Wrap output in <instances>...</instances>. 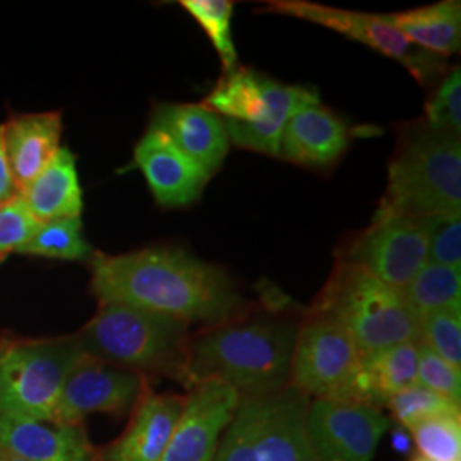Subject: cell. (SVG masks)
<instances>
[{
    "mask_svg": "<svg viewBox=\"0 0 461 461\" xmlns=\"http://www.w3.org/2000/svg\"><path fill=\"white\" fill-rule=\"evenodd\" d=\"M289 384L308 398L366 403L363 356L337 323L313 314L297 330Z\"/></svg>",
    "mask_w": 461,
    "mask_h": 461,
    "instance_id": "cell-8",
    "label": "cell"
},
{
    "mask_svg": "<svg viewBox=\"0 0 461 461\" xmlns=\"http://www.w3.org/2000/svg\"><path fill=\"white\" fill-rule=\"evenodd\" d=\"M185 396L158 395L148 388L135 405L132 422L99 461H161L182 415Z\"/></svg>",
    "mask_w": 461,
    "mask_h": 461,
    "instance_id": "cell-20",
    "label": "cell"
},
{
    "mask_svg": "<svg viewBox=\"0 0 461 461\" xmlns=\"http://www.w3.org/2000/svg\"><path fill=\"white\" fill-rule=\"evenodd\" d=\"M428 264L461 268V215L430 217Z\"/></svg>",
    "mask_w": 461,
    "mask_h": 461,
    "instance_id": "cell-34",
    "label": "cell"
},
{
    "mask_svg": "<svg viewBox=\"0 0 461 461\" xmlns=\"http://www.w3.org/2000/svg\"><path fill=\"white\" fill-rule=\"evenodd\" d=\"M392 419L366 403L314 400L306 415L310 445L318 461H373Z\"/></svg>",
    "mask_w": 461,
    "mask_h": 461,
    "instance_id": "cell-11",
    "label": "cell"
},
{
    "mask_svg": "<svg viewBox=\"0 0 461 461\" xmlns=\"http://www.w3.org/2000/svg\"><path fill=\"white\" fill-rule=\"evenodd\" d=\"M313 314L337 323L361 356L398 344L420 342L419 316L402 291L344 260L335 267Z\"/></svg>",
    "mask_w": 461,
    "mask_h": 461,
    "instance_id": "cell-5",
    "label": "cell"
},
{
    "mask_svg": "<svg viewBox=\"0 0 461 461\" xmlns=\"http://www.w3.org/2000/svg\"><path fill=\"white\" fill-rule=\"evenodd\" d=\"M310 398L287 384L265 396L257 430V461H318L310 445L306 415Z\"/></svg>",
    "mask_w": 461,
    "mask_h": 461,
    "instance_id": "cell-16",
    "label": "cell"
},
{
    "mask_svg": "<svg viewBox=\"0 0 461 461\" xmlns=\"http://www.w3.org/2000/svg\"><path fill=\"white\" fill-rule=\"evenodd\" d=\"M390 17L403 36L419 49L443 59L460 51L461 4L458 0H443Z\"/></svg>",
    "mask_w": 461,
    "mask_h": 461,
    "instance_id": "cell-22",
    "label": "cell"
},
{
    "mask_svg": "<svg viewBox=\"0 0 461 461\" xmlns=\"http://www.w3.org/2000/svg\"><path fill=\"white\" fill-rule=\"evenodd\" d=\"M149 127L165 133L175 148L202 166L211 176L222 166L230 150L222 118L202 104H159L152 113Z\"/></svg>",
    "mask_w": 461,
    "mask_h": 461,
    "instance_id": "cell-15",
    "label": "cell"
},
{
    "mask_svg": "<svg viewBox=\"0 0 461 461\" xmlns=\"http://www.w3.org/2000/svg\"><path fill=\"white\" fill-rule=\"evenodd\" d=\"M17 190L14 182L9 175V169L4 159V150H2V123H0V202L16 195Z\"/></svg>",
    "mask_w": 461,
    "mask_h": 461,
    "instance_id": "cell-35",
    "label": "cell"
},
{
    "mask_svg": "<svg viewBox=\"0 0 461 461\" xmlns=\"http://www.w3.org/2000/svg\"><path fill=\"white\" fill-rule=\"evenodd\" d=\"M40 226L41 222L32 214L19 192L0 202V262L24 247Z\"/></svg>",
    "mask_w": 461,
    "mask_h": 461,
    "instance_id": "cell-32",
    "label": "cell"
},
{
    "mask_svg": "<svg viewBox=\"0 0 461 461\" xmlns=\"http://www.w3.org/2000/svg\"><path fill=\"white\" fill-rule=\"evenodd\" d=\"M318 103L314 91L280 84L253 68L238 67L221 77L202 106L222 118L228 139L236 148L279 158L287 120Z\"/></svg>",
    "mask_w": 461,
    "mask_h": 461,
    "instance_id": "cell-6",
    "label": "cell"
},
{
    "mask_svg": "<svg viewBox=\"0 0 461 461\" xmlns=\"http://www.w3.org/2000/svg\"><path fill=\"white\" fill-rule=\"evenodd\" d=\"M0 447L28 461H96L83 424L0 415Z\"/></svg>",
    "mask_w": 461,
    "mask_h": 461,
    "instance_id": "cell-17",
    "label": "cell"
},
{
    "mask_svg": "<svg viewBox=\"0 0 461 461\" xmlns=\"http://www.w3.org/2000/svg\"><path fill=\"white\" fill-rule=\"evenodd\" d=\"M0 461H28L24 460V458H21V456H17L14 453H11V451H7V449H2L0 447Z\"/></svg>",
    "mask_w": 461,
    "mask_h": 461,
    "instance_id": "cell-37",
    "label": "cell"
},
{
    "mask_svg": "<svg viewBox=\"0 0 461 461\" xmlns=\"http://www.w3.org/2000/svg\"><path fill=\"white\" fill-rule=\"evenodd\" d=\"M419 344L407 342L363 356L366 403L386 407L392 396L417 383Z\"/></svg>",
    "mask_w": 461,
    "mask_h": 461,
    "instance_id": "cell-23",
    "label": "cell"
},
{
    "mask_svg": "<svg viewBox=\"0 0 461 461\" xmlns=\"http://www.w3.org/2000/svg\"><path fill=\"white\" fill-rule=\"evenodd\" d=\"M182 415L161 461H212L241 396L230 384L207 379L188 388Z\"/></svg>",
    "mask_w": 461,
    "mask_h": 461,
    "instance_id": "cell-13",
    "label": "cell"
},
{
    "mask_svg": "<svg viewBox=\"0 0 461 461\" xmlns=\"http://www.w3.org/2000/svg\"><path fill=\"white\" fill-rule=\"evenodd\" d=\"M19 195L40 222L55 219L81 217L84 209L83 186L79 182L76 156L60 148L49 166L26 185Z\"/></svg>",
    "mask_w": 461,
    "mask_h": 461,
    "instance_id": "cell-21",
    "label": "cell"
},
{
    "mask_svg": "<svg viewBox=\"0 0 461 461\" xmlns=\"http://www.w3.org/2000/svg\"><path fill=\"white\" fill-rule=\"evenodd\" d=\"M393 446L400 453H409L412 449V438L405 430H396L393 436Z\"/></svg>",
    "mask_w": 461,
    "mask_h": 461,
    "instance_id": "cell-36",
    "label": "cell"
},
{
    "mask_svg": "<svg viewBox=\"0 0 461 461\" xmlns=\"http://www.w3.org/2000/svg\"><path fill=\"white\" fill-rule=\"evenodd\" d=\"M83 352L77 335L0 342V415L53 420L67 375Z\"/></svg>",
    "mask_w": 461,
    "mask_h": 461,
    "instance_id": "cell-7",
    "label": "cell"
},
{
    "mask_svg": "<svg viewBox=\"0 0 461 461\" xmlns=\"http://www.w3.org/2000/svg\"><path fill=\"white\" fill-rule=\"evenodd\" d=\"M386 407L390 409L396 422H400V426L407 430L426 419L447 413H460V403L439 395L419 383L392 396Z\"/></svg>",
    "mask_w": 461,
    "mask_h": 461,
    "instance_id": "cell-29",
    "label": "cell"
},
{
    "mask_svg": "<svg viewBox=\"0 0 461 461\" xmlns=\"http://www.w3.org/2000/svg\"><path fill=\"white\" fill-rule=\"evenodd\" d=\"M84 352L99 361L144 375L186 383L188 323L127 304L99 303L77 335Z\"/></svg>",
    "mask_w": 461,
    "mask_h": 461,
    "instance_id": "cell-4",
    "label": "cell"
},
{
    "mask_svg": "<svg viewBox=\"0 0 461 461\" xmlns=\"http://www.w3.org/2000/svg\"><path fill=\"white\" fill-rule=\"evenodd\" d=\"M409 430L419 455L426 460L461 461L460 413L426 419Z\"/></svg>",
    "mask_w": 461,
    "mask_h": 461,
    "instance_id": "cell-28",
    "label": "cell"
},
{
    "mask_svg": "<svg viewBox=\"0 0 461 461\" xmlns=\"http://www.w3.org/2000/svg\"><path fill=\"white\" fill-rule=\"evenodd\" d=\"M381 205L417 217L461 215L460 137L424 118L403 125Z\"/></svg>",
    "mask_w": 461,
    "mask_h": 461,
    "instance_id": "cell-3",
    "label": "cell"
},
{
    "mask_svg": "<svg viewBox=\"0 0 461 461\" xmlns=\"http://www.w3.org/2000/svg\"><path fill=\"white\" fill-rule=\"evenodd\" d=\"M183 9L194 17L211 40L224 74L238 68V51L232 43L230 17L234 4L230 0H182Z\"/></svg>",
    "mask_w": 461,
    "mask_h": 461,
    "instance_id": "cell-26",
    "label": "cell"
},
{
    "mask_svg": "<svg viewBox=\"0 0 461 461\" xmlns=\"http://www.w3.org/2000/svg\"><path fill=\"white\" fill-rule=\"evenodd\" d=\"M296 323L258 316L230 318L188 340L186 388L217 379L241 398H264L285 388L297 337Z\"/></svg>",
    "mask_w": 461,
    "mask_h": 461,
    "instance_id": "cell-2",
    "label": "cell"
},
{
    "mask_svg": "<svg viewBox=\"0 0 461 461\" xmlns=\"http://www.w3.org/2000/svg\"><path fill=\"white\" fill-rule=\"evenodd\" d=\"M420 342L453 367H461V306L434 310L419 318Z\"/></svg>",
    "mask_w": 461,
    "mask_h": 461,
    "instance_id": "cell-30",
    "label": "cell"
},
{
    "mask_svg": "<svg viewBox=\"0 0 461 461\" xmlns=\"http://www.w3.org/2000/svg\"><path fill=\"white\" fill-rule=\"evenodd\" d=\"M133 163L146 176L156 202L165 209L194 203L211 180L202 166L175 148L165 133L150 127L133 149Z\"/></svg>",
    "mask_w": 461,
    "mask_h": 461,
    "instance_id": "cell-14",
    "label": "cell"
},
{
    "mask_svg": "<svg viewBox=\"0 0 461 461\" xmlns=\"http://www.w3.org/2000/svg\"><path fill=\"white\" fill-rule=\"evenodd\" d=\"M417 383L456 403L461 398V371L446 363L432 348L419 342Z\"/></svg>",
    "mask_w": 461,
    "mask_h": 461,
    "instance_id": "cell-33",
    "label": "cell"
},
{
    "mask_svg": "<svg viewBox=\"0 0 461 461\" xmlns=\"http://www.w3.org/2000/svg\"><path fill=\"white\" fill-rule=\"evenodd\" d=\"M411 461H430V460H426V458H424V456H420V455H415V456H412V460Z\"/></svg>",
    "mask_w": 461,
    "mask_h": 461,
    "instance_id": "cell-38",
    "label": "cell"
},
{
    "mask_svg": "<svg viewBox=\"0 0 461 461\" xmlns=\"http://www.w3.org/2000/svg\"><path fill=\"white\" fill-rule=\"evenodd\" d=\"M352 129L320 103L291 116L280 137L279 158L306 167H330L342 158Z\"/></svg>",
    "mask_w": 461,
    "mask_h": 461,
    "instance_id": "cell-18",
    "label": "cell"
},
{
    "mask_svg": "<svg viewBox=\"0 0 461 461\" xmlns=\"http://www.w3.org/2000/svg\"><path fill=\"white\" fill-rule=\"evenodd\" d=\"M264 398H241L212 461H257L255 443Z\"/></svg>",
    "mask_w": 461,
    "mask_h": 461,
    "instance_id": "cell-27",
    "label": "cell"
},
{
    "mask_svg": "<svg viewBox=\"0 0 461 461\" xmlns=\"http://www.w3.org/2000/svg\"><path fill=\"white\" fill-rule=\"evenodd\" d=\"M146 390L144 376L83 352L67 375L53 420L81 424L89 413L125 415Z\"/></svg>",
    "mask_w": 461,
    "mask_h": 461,
    "instance_id": "cell-12",
    "label": "cell"
},
{
    "mask_svg": "<svg viewBox=\"0 0 461 461\" xmlns=\"http://www.w3.org/2000/svg\"><path fill=\"white\" fill-rule=\"evenodd\" d=\"M62 137L60 112L11 116L2 123V150L17 192L49 166Z\"/></svg>",
    "mask_w": 461,
    "mask_h": 461,
    "instance_id": "cell-19",
    "label": "cell"
},
{
    "mask_svg": "<svg viewBox=\"0 0 461 461\" xmlns=\"http://www.w3.org/2000/svg\"><path fill=\"white\" fill-rule=\"evenodd\" d=\"M430 217L379 205L367 230L348 245L344 262L357 265L381 282L403 291L428 264Z\"/></svg>",
    "mask_w": 461,
    "mask_h": 461,
    "instance_id": "cell-10",
    "label": "cell"
},
{
    "mask_svg": "<svg viewBox=\"0 0 461 461\" xmlns=\"http://www.w3.org/2000/svg\"><path fill=\"white\" fill-rule=\"evenodd\" d=\"M91 267V289L99 303L127 304L209 327L245 310V299L224 268L183 249L146 248L113 257L96 251Z\"/></svg>",
    "mask_w": 461,
    "mask_h": 461,
    "instance_id": "cell-1",
    "label": "cell"
},
{
    "mask_svg": "<svg viewBox=\"0 0 461 461\" xmlns=\"http://www.w3.org/2000/svg\"><path fill=\"white\" fill-rule=\"evenodd\" d=\"M19 255L66 262H93L96 251L84 236L83 219H55L41 222L33 238L17 249Z\"/></svg>",
    "mask_w": 461,
    "mask_h": 461,
    "instance_id": "cell-24",
    "label": "cell"
},
{
    "mask_svg": "<svg viewBox=\"0 0 461 461\" xmlns=\"http://www.w3.org/2000/svg\"><path fill=\"white\" fill-rule=\"evenodd\" d=\"M424 120L430 127L461 137V72L456 66L446 72L426 103Z\"/></svg>",
    "mask_w": 461,
    "mask_h": 461,
    "instance_id": "cell-31",
    "label": "cell"
},
{
    "mask_svg": "<svg viewBox=\"0 0 461 461\" xmlns=\"http://www.w3.org/2000/svg\"><path fill=\"white\" fill-rule=\"evenodd\" d=\"M402 294L419 318L434 310L461 306V268L426 264Z\"/></svg>",
    "mask_w": 461,
    "mask_h": 461,
    "instance_id": "cell-25",
    "label": "cell"
},
{
    "mask_svg": "<svg viewBox=\"0 0 461 461\" xmlns=\"http://www.w3.org/2000/svg\"><path fill=\"white\" fill-rule=\"evenodd\" d=\"M260 11L314 23L376 50L405 67L424 89L436 87L446 76V59L415 47L390 16L346 11L310 0H272L265 2Z\"/></svg>",
    "mask_w": 461,
    "mask_h": 461,
    "instance_id": "cell-9",
    "label": "cell"
}]
</instances>
